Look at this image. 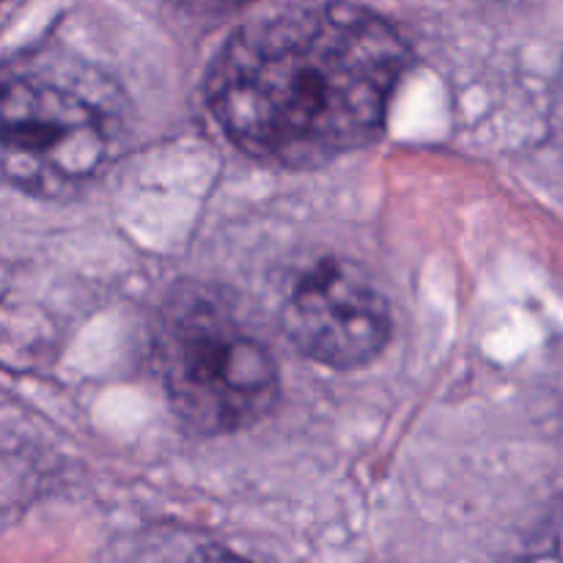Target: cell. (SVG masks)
<instances>
[{
	"mask_svg": "<svg viewBox=\"0 0 563 563\" xmlns=\"http://www.w3.org/2000/svg\"><path fill=\"white\" fill-rule=\"evenodd\" d=\"M410 47L355 3L291 5L231 33L207 102L245 157L280 170L322 168L383 132Z\"/></svg>",
	"mask_w": 563,
	"mask_h": 563,
	"instance_id": "cell-1",
	"label": "cell"
},
{
	"mask_svg": "<svg viewBox=\"0 0 563 563\" xmlns=\"http://www.w3.org/2000/svg\"><path fill=\"white\" fill-rule=\"evenodd\" d=\"M124 102L91 66L14 58L3 69V176L25 196H66L121 152Z\"/></svg>",
	"mask_w": 563,
	"mask_h": 563,
	"instance_id": "cell-2",
	"label": "cell"
},
{
	"mask_svg": "<svg viewBox=\"0 0 563 563\" xmlns=\"http://www.w3.org/2000/svg\"><path fill=\"white\" fill-rule=\"evenodd\" d=\"M170 410L196 434H234L269 416L280 396L273 352L207 289L176 295L157 330Z\"/></svg>",
	"mask_w": 563,
	"mask_h": 563,
	"instance_id": "cell-3",
	"label": "cell"
},
{
	"mask_svg": "<svg viewBox=\"0 0 563 563\" xmlns=\"http://www.w3.org/2000/svg\"><path fill=\"white\" fill-rule=\"evenodd\" d=\"M280 322L300 355L339 372L377 361L394 335L383 291L357 264L339 256L317 258L295 275Z\"/></svg>",
	"mask_w": 563,
	"mask_h": 563,
	"instance_id": "cell-4",
	"label": "cell"
},
{
	"mask_svg": "<svg viewBox=\"0 0 563 563\" xmlns=\"http://www.w3.org/2000/svg\"><path fill=\"white\" fill-rule=\"evenodd\" d=\"M176 3L187 5V9L203 11V14H229V11L242 9V5L253 3V0H176Z\"/></svg>",
	"mask_w": 563,
	"mask_h": 563,
	"instance_id": "cell-5",
	"label": "cell"
},
{
	"mask_svg": "<svg viewBox=\"0 0 563 563\" xmlns=\"http://www.w3.org/2000/svg\"><path fill=\"white\" fill-rule=\"evenodd\" d=\"M187 563H251V561L240 559V555L229 553V550L214 548V550H203V553H196Z\"/></svg>",
	"mask_w": 563,
	"mask_h": 563,
	"instance_id": "cell-6",
	"label": "cell"
}]
</instances>
